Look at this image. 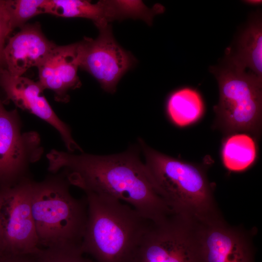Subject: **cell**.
I'll list each match as a JSON object with an SVG mask.
<instances>
[{
    "mask_svg": "<svg viewBox=\"0 0 262 262\" xmlns=\"http://www.w3.org/2000/svg\"><path fill=\"white\" fill-rule=\"evenodd\" d=\"M60 172L33 181L31 208L39 246L81 249L87 220L86 197L77 199Z\"/></svg>",
    "mask_w": 262,
    "mask_h": 262,
    "instance_id": "277c9868",
    "label": "cell"
},
{
    "mask_svg": "<svg viewBox=\"0 0 262 262\" xmlns=\"http://www.w3.org/2000/svg\"><path fill=\"white\" fill-rule=\"evenodd\" d=\"M20 28L9 38L3 50L5 69L15 77L22 76L33 67H38L57 46L46 37L38 23Z\"/></svg>",
    "mask_w": 262,
    "mask_h": 262,
    "instance_id": "7c38bea8",
    "label": "cell"
},
{
    "mask_svg": "<svg viewBox=\"0 0 262 262\" xmlns=\"http://www.w3.org/2000/svg\"><path fill=\"white\" fill-rule=\"evenodd\" d=\"M116 19L125 18H139L150 25L154 16L163 12L162 5L155 6L149 9L141 0H111Z\"/></svg>",
    "mask_w": 262,
    "mask_h": 262,
    "instance_id": "d6986e66",
    "label": "cell"
},
{
    "mask_svg": "<svg viewBox=\"0 0 262 262\" xmlns=\"http://www.w3.org/2000/svg\"><path fill=\"white\" fill-rule=\"evenodd\" d=\"M37 68L38 82L43 89L53 91L56 101L68 102V92L81 85L77 74L80 68L78 42L57 45Z\"/></svg>",
    "mask_w": 262,
    "mask_h": 262,
    "instance_id": "4fadbf2b",
    "label": "cell"
},
{
    "mask_svg": "<svg viewBox=\"0 0 262 262\" xmlns=\"http://www.w3.org/2000/svg\"><path fill=\"white\" fill-rule=\"evenodd\" d=\"M219 90L214 107L218 127L228 133L243 131L256 136L262 127V79L239 64L232 57L222 68H213Z\"/></svg>",
    "mask_w": 262,
    "mask_h": 262,
    "instance_id": "5b68a950",
    "label": "cell"
},
{
    "mask_svg": "<svg viewBox=\"0 0 262 262\" xmlns=\"http://www.w3.org/2000/svg\"><path fill=\"white\" fill-rule=\"evenodd\" d=\"M166 112L171 121L184 127L199 120L204 112V104L200 94L189 87L173 92L166 103Z\"/></svg>",
    "mask_w": 262,
    "mask_h": 262,
    "instance_id": "9a60e30c",
    "label": "cell"
},
{
    "mask_svg": "<svg viewBox=\"0 0 262 262\" xmlns=\"http://www.w3.org/2000/svg\"><path fill=\"white\" fill-rule=\"evenodd\" d=\"M0 262H37L32 255L4 254L0 256Z\"/></svg>",
    "mask_w": 262,
    "mask_h": 262,
    "instance_id": "7402d4cb",
    "label": "cell"
},
{
    "mask_svg": "<svg viewBox=\"0 0 262 262\" xmlns=\"http://www.w3.org/2000/svg\"><path fill=\"white\" fill-rule=\"evenodd\" d=\"M199 225L172 214L151 222L130 262H204Z\"/></svg>",
    "mask_w": 262,
    "mask_h": 262,
    "instance_id": "8992f818",
    "label": "cell"
},
{
    "mask_svg": "<svg viewBox=\"0 0 262 262\" xmlns=\"http://www.w3.org/2000/svg\"><path fill=\"white\" fill-rule=\"evenodd\" d=\"M48 170L61 172L69 184L85 193L108 196L130 205L153 223L173 214L152 185L136 148L108 155L52 149Z\"/></svg>",
    "mask_w": 262,
    "mask_h": 262,
    "instance_id": "6da1fadb",
    "label": "cell"
},
{
    "mask_svg": "<svg viewBox=\"0 0 262 262\" xmlns=\"http://www.w3.org/2000/svg\"><path fill=\"white\" fill-rule=\"evenodd\" d=\"M33 181L0 187V238L6 253L33 255L40 249L32 213Z\"/></svg>",
    "mask_w": 262,
    "mask_h": 262,
    "instance_id": "52a82bcc",
    "label": "cell"
},
{
    "mask_svg": "<svg viewBox=\"0 0 262 262\" xmlns=\"http://www.w3.org/2000/svg\"><path fill=\"white\" fill-rule=\"evenodd\" d=\"M12 31L8 0H0V69L5 68L3 50L5 40Z\"/></svg>",
    "mask_w": 262,
    "mask_h": 262,
    "instance_id": "44dd1931",
    "label": "cell"
},
{
    "mask_svg": "<svg viewBox=\"0 0 262 262\" xmlns=\"http://www.w3.org/2000/svg\"><path fill=\"white\" fill-rule=\"evenodd\" d=\"M245 2L251 4H260L262 3V0H245Z\"/></svg>",
    "mask_w": 262,
    "mask_h": 262,
    "instance_id": "603a6c76",
    "label": "cell"
},
{
    "mask_svg": "<svg viewBox=\"0 0 262 262\" xmlns=\"http://www.w3.org/2000/svg\"><path fill=\"white\" fill-rule=\"evenodd\" d=\"M6 254V253L5 252L4 248L2 241H1V239L0 238V256L3 255V254Z\"/></svg>",
    "mask_w": 262,
    "mask_h": 262,
    "instance_id": "cb8c5ba5",
    "label": "cell"
},
{
    "mask_svg": "<svg viewBox=\"0 0 262 262\" xmlns=\"http://www.w3.org/2000/svg\"><path fill=\"white\" fill-rule=\"evenodd\" d=\"M87 220L81 250L96 262H130L152 222L128 204L85 193Z\"/></svg>",
    "mask_w": 262,
    "mask_h": 262,
    "instance_id": "3957f363",
    "label": "cell"
},
{
    "mask_svg": "<svg viewBox=\"0 0 262 262\" xmlns=\"http://www.w3.org/2000/svg\"><path fill=\"white\" fill-rule=\"evenodd\" d=\"M16 109L7 110L0 98V187L30 178L29 167L43 153L39 134L23 132Z\"/></svg>",
    "mask_w": 262,
    "mask_h": 262,
    "instance_id": "ba28073f",
    "label": "cell"
},
{
    "mask_svg": "<svg viewBox=\"0 0 262 262\" xmlns=\"http://www.w3.org/2000/svg\"><path fill=\"white\" fill-rule=\"evenodd\" d=\"M33 256L37 262H96L76 248H40Z\"/></svg>",
    "mask_w": 262,
    "mask_h": 262,
    "instance_id": "ffe728a7",
    "label": "cell"
},
{
    "mask_svg": "<svg viewBox=\"0 0 262 262\" xmlns=\"http://www.w3.org/2000/svg\"><path fill=\"white\" fill-rule=\"evenodd\" d=\"M139 142L150 181L173 214L198 225L225 219L204 169Z\"/></svg>",
    "mask_w": 262,
    "mask_h": 262,
    "instance_id": "7a4b0ae2",
    "label": "cell"
},
{
    "mask_svg": "<svg viewBox=\"0 0 262 262\" xmlns=\"http://www.w3.org/2000/svg\"><path fill=\"white\" fill-rule=\"evenodd\" d=\"M8 3L13 30L37 15L47 14L48 0H8Z\"/></svg>",
    "mask_w": 262,
    "mask_h": 262,
    "instance_id": "ac0fdd59",
    "label": "cell"
},
{
    "mask_svg": "<svg viewBox=\"0 0 262 262\" xmlns=\"http://www.w3.org/2000/svg\"><path fill=\"white\" fill-rule=\"evenodd\" d=\"M232 57L262 79V25L260 18L251 22L242 34L238 53Z\"/></svg>",
    "mask_w": 262,
    "mask_h": 262,
    "instance_id": "e0dca14e",
    "label": "cell"
},
{
    "mask_svg": "<svg viewBox=\"0 0 262 262\" xmlns=\"http://www.w3.org/2000/svg\"><path fill=\"white\" fill-rule=\"evenodd\" d=\"M257 155L254 139L246 134L231 135L226 139L222 145L223 164L231 171L241 172L248 169L255 162Z\"/></svg>",
    "mask_w": 262,
    "mask_h": 262,
    "instance_id": "2e32d148",
    "label": "cell"
},
{
    "mask_svg": "<svg viewBox=\"0 0 262 262\" xmlns=\"http://www.w3.org/2000/svg\"><path fill=\"white\" fill-rule=\"evenodd\" d=\"M204 262H255L251 232L225 220L199 225Z\"/></svg>",
    "mask_w": 262,
    "mask_h": 262,
    "instance_id": "8fae6325",
    "label": "cell"
},
{
    "mask_svg": "<svg viewBox=\"0 0 262 262\" xmlns=\"http://www.w3.org/2000/svg\"><path fill=\"white\" fill-rule=\"evenodd\" d=\"M47 14L65 18L91 19L97 27L114 20L108 0L93 4L84 0H48Z\"/></svg>",
    "mask_w": 262,
    "mask_h": 262,
    "instance_id": "5bb4252c",
    "label": "cell"
},
{
    "mask_svg": "<svg viewBox=\"0 0 262 262\" xmlns=\"http://www.w3.org/2000/svg\"><path fill=\"white\" fill-rule=\"evenodd\" d=\"M0 87L5 100L18 108L35 115L53 127L60 134L68 152L79 150L80 146L74 139L68 125L56 114L43 94L44 89L38 82L22 76L15 77L5 68L0 69Z\"/></svg>",
    "mask_w": 262,
    "mask_h": 262,
    "instance_id": "30bf717a",
    "label": "cell"
},
{
    "mask_svg": "<svg viewBox=\"0 0 262 262\" xmlns=\"http://www.w3.org/2000/svg\"><path fill=\"white\" fill-rule=\"evenodd\" d=\"M98 28L99 34L96 39L84 37L78 42L80 67L94 77L104 90L113 93L134 59L115 40L109 24Z\"/></svg>",
    "mask_w": 262,
    "mask_h": 262,
    "instance_id": "9c48e42d",
    "label": "cell"
}]
</instances>
